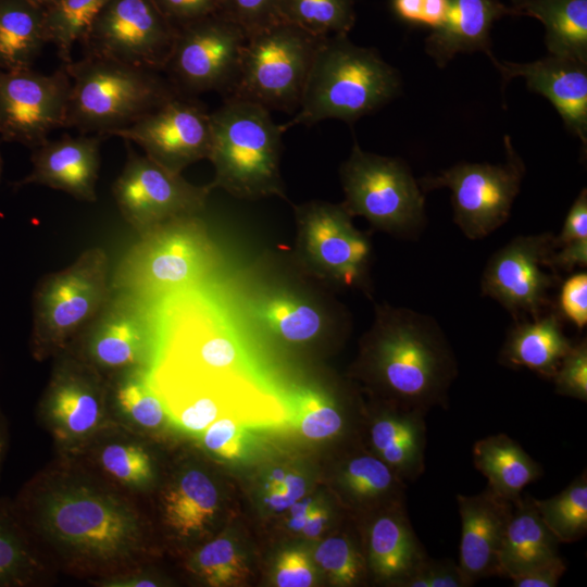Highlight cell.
Wrapping results in <instances>:
<instances>
[{
  "mask_svg": "<svg viewBox=\"0 0 587 587\" xmlns=\"http://www.w3.org/2000/svg\"><path fill=\"white\" fill-rule=\"evenodd\" d=\"M363 346L369 377L397 405L427 413L446 408L457 374L453 351L437 322L404 308L380 305Z\"/></svg>",
  "mask_w": 587,
  "mask_h": 587,
  "instance_id": "cell-1",
  "label": "cell"
},
{
  "mask_svg": "<svg viewBox=\"0 0 587 587\" xmlns=\"http://www.w3.org/2000/svg\"><path fill=\"white\" fill-rule=\"evenodd\" d=\"M397 71L371 48L354 45L348 34L324 37L315 52L299 109L280 127L312 125L327 118L353 123L400 91Z\"/></svg>",
  "mask_w": 587,
  "mask_h": 587,
  "instance_id": "cell-2",
  "label": "cell"
},
{
  "mask_svg": "<svg viewBox=\"0 0 587 587\" xmlns=\"http://www.w3.org/2000/svg\"><path fill=\"white\" fill-rule=\"evenodd\" d=\"M211 117V150L208 160L214 178L208 185L242 199L284 196L279 161L282 135L264 107L225 99Z\"/></svg>",
  "mask_w": 587,
  "mask_h": 587,
  "instance_id": "cell-3",
  "label": "cell"
},
{
  "mask_svg": "<svg viewBox=\"0 0 587 587\" xmlns=\"http://www.w3.org/2000/svg\"><path fill=\"white\" fill-rule=\"evenodd\" d=\"M71 78L65 127L112 136L178 92L160 72L93 55L63 63Z\"/></svg>",
  "mask_w": 587,
  "mask_h": 587,
  "instance_id": "cell-4",
  "label": "cell"
},
{
  "mask_svg": "<svg viewBox=\"0 0 587 587\" xmlns=\"http://www.w3.org/2000/svg\"><path fill=\"white\" fill-rule=\"evenodd\" d=\"M218 262V251L198 215L177 217L141 235L111 276V288L142 299L192 286Z\"/></svg>",
  "mask_w": 587,
  "mask_h": 587,
  "instance_id": "cell-5",
  "label": "cell"
},
{
  "mask_svg": "<svg viewBox=\"0 0 587 587\" xmlns=\"http://www.w3.org/2000/svg\"><path fill=\"white\" fill-rule=\"evenodd\" d=\"M105 250H84L66 267L45 275L32 299L30 349L43 360L62 353L111 294Z\"/></svg>",
  "mask_w": 587,
  "mask_h": 587,
  "instance_id": "cell-6",
  "label": "cell"
},
{
  "mask_svg": "<svg viewBox=\"0 0 587 587\" xmlns=\"http://www.w3.org/2000/svg\"><path fill=\"white\" fill-rule=\"evenodd\" d=\"M323 38L284 21L248 36L236 79L225 99L296 113Z\"/></svg>",
  "mask_w": 587,
  "mask_h": 587,
  "instance_id": "cell-7",
  "label": "cell"
},
{
  "mask_svg": "<svg viewBox=\"0 0 587 587\" xmlns=\"http://www.w3.org/2000/svg\"><path fill=\"white\" fill-rule=\"evenodd\" d=\"M149 380L168 417L193 435H200L223 416L237 419L248 427L275 425L287 416L279 399L249 374L192 376L154 372Z\"/></svg>",
  "mask_w": 587,
  "mask_h": 587,
  "instance_id": "cell-8",
  "label": "cell"
},
{
  "mask_svg": "<svg viewBox=\"0 0 587 587\" xmlns=\"http://www.w3.org/2000/svg\"><path fill=\"white\" fill-rule=\"evenodd\" d=\"M39 522L58 544L99 560L128 553L139 538L137 516L125 503L86 486H64L46 495Z\"/></svg>",
  "mask_w": 587,
  "mask_h": 587,
  "instance_id": "cell-9",
  "label": "cell"
},
{
  "mask_svg": "<svg viewBox=\"0 0 587 587\" xmlns=\"http://www.w3.org/2000/svg\"><path fill=\"white\" fill-rule=\"evenodd\" d=\"M341 203L374 227L399 235L417 233L425 224V201L419 183L399 159L364 151L354 142L340 167Z\"/></svg>",
  "mask_w": 587,
  "mask_h": 587,
  "instance_id": "cell-10",
  "label": "cell"
},
{
  "mask_svg": "<svg viewBox=\"0 0 587 587\" xmlns=\"http://www.w3.org/2000/svg\"><path fill=\"white\" fill-rule=\"evenodd\" d=\"M247 35L221 11L176 27L164 68L168 82L184 96L217 91L225 97L239 67Z\"/></svg>",
  "mask_w": 587,
  "mask_h": 587,
  "instance_id": "cell-11",
  "label": "cell"
},
{
  "mask_svg": "<svg viewBox=\"0 0 587 587\" xmlns=\"http://www.w3.org/2000/svg\"><path fill=\"white\" fill-rule=\"evenodd\" d=\"M505 146V164L459 163L419 180L423 191L451 190L453 220L471 239L483 238L504 224L520 191L524 165L508 137Z\"/></svg>",
  "mask_w": 587,
  "mask_h": 587,
  "instance_id": "cell-12",
  "label": "cell"
},
{
  "mask_svg": "<svg viewBox=\"0 0 587 587\" xmlns=\"http://www.w3.org/2000/svg\"><path fill=\"white\" fill-rule=\"evenodd\" d=\"M176 36L153 0H109L79 43L84 55L164 72Z\"/></svg>",
  "mask_w": 587,
  "mask_h": 587,
  "instance_id": "cell-13",
  "label": "cell"
},
{
  "mask_svg": "<svg viewBox=\"0 0 587 587\" xmlns=\"http://www.w3.org/2000/svg\"><path fill=\"white\" fill-rule=\"evenodd\" d=\"M154 329L145 299L111 290L93 317L65 350L101 374L146 369L153 349Z\"/></svg>",
  "mask_w": 587,
  "mask_h": 587,
  "instance_id": "cell-14",
  "label": "cell"
},
{
  "mask_svg": "<svg viewBox=\"0 0 587 587\" xmlns=\"http://www.w3.org/2000/svg\"><path fill=\"white\" fill-rule=\"evenodd\" d=\"M127 143L125 164L112 185V193L122 217L137 233L167 221L199 215L211 189L187 182Z\"/></svg>",
  "mask_w": 587,
  "mask_h": 587,
  "instance_id": "cell-15",
  "label": "cell"
},
{
  "mask_svg": "<svg viewBox=\"0 0 587 587\" xmlns=\"http://www.w3.org/2000/svg\"><path fill=\"white\" fill-rule=\"evenodd\" d=\"M297 245L305 265L322 278L342 286H363L371 243L342 204L311 201L295 208Z\"/></svg>",
  "mask_w": 587,
  "mask_h": 587,
  "instance_id": "cell-16",
  "label": "cell"
},
{
  "mask_svg": "<svg viewBox=\"0 0 587 587\" xmlns=\"http://www.w3.org/2000/svg\"><path fill=\"white\" fill-rule=\"evenodd\" d=\"M71 78L62 64L51 74L0 68V138L34 149L65 127Z\"/></svg>",
  "mask_w": 587,
  "mask_h": 587,
  "instance_id": "cell-17",
  "label": "cell"
},
{
  "mask_svg": "<svg viewBox=\"0 0 587 587\" xmlns=\"http://www.w3.org/2000/svg\"><path fill=\"white\" fill-rule=\"evenodd\" d=\"M112 136L138 145L152 161L182 174L209 158L211 117L202 103L177 93Z\"/></svg>",
  "mask_w": 587,
  "mask_h": 587,
  "instance_id": "cell-18",
  "label": "cell"
},
{
  "mask_svg": "<svg viewBox=\"0 0 587 587\" xmlns=\"http://www.w3.org/2000/svg\"><path fill=\"white\" fill-rule=\"evenodd\" d=\"M554 250L551 233L515 237L488 260L482 292L514 316H540L558 282L555 274L545 271Z\"/></svg>",
  "mask_w": 587,
  "mask_h": 587,
  "instance_id": "cell-19",
  "label": "cell"
},
{
  "mask_svg": "<svg viewBox=\"0 0 587 587\" xmlns=\"http://www.w3.org/2000/svg\"><path fill=\"white\" fill-rule=\"evenodd\" d=\"M55 366L42 401L55 436L82 441L100 426L104 413L107 382L91 365L67 351Z\"/></svg>",
  "mask_w": 587,
  "mask_h": 587,
  "instance_id": "cell-20",
  "label": "cell"
},
{
  "mask_svg": "<svg viewBox=\"0 0 587 587\" xmlns=\"http://www.w3.org/2000/svg\"><path fill=\"white\" fill-rule=\"evenodd\" d=\"M212 320L193 313L175 322L157 369L196 376L249 374L240 344Z\"/></svg>",
  "mask_w": 587,
  "mask_h": 587,
  "instance_id": "cell-21",
  "label": "cell"
},
{
  "mask_svg": "<svg viewBox=\"0 0 587 587\" xmlns=\"http://www.w3.org/2000/svg\"><path fill=\"white\" fill-rule=\"evenodd\" d=\"M105 137L96 134L64 136L32 149V171L14 183L16 188L42 185L73 198L95 202L101 165L100 147Z\"/></svg>",
  "mask_w": 587,
  "mask_h": 587,
  "instance_id": "cell-22",
  "label": "cell"
},
{
  "mask_svg": "<svg viewBox=\"0 0 587 587\" xmlns=\"http://www.w3.org/2000/svg\"><path fill=\"white\" fill-rule=\"evenodd\" d=\"M503 79L523 77L529 90L546 97L566 128L587 143V63L549 55L529 63L499 62L490 57Z\"/></svg>",
  "mask_w": 587,
  "mask_h": 587,
  "instance_id": "cell-23",
  "label": "cell"
},
{
  "mask_svg": "<svg viewBox=\"0 0 587 587\" xmlns=\"http://www.w3.org/2000/svg\"><path fill=\"white\" fill-rule=\"evenodd\" d=\"M461 519L459 567L467 584L497 575L498 553L513 503L489 487L473 496L458 495Z\"/></svg>",
  "mask_w": 587,
  "mask_h": 587,
  "instance_id": "cell-24",
  "label": "cell"
},
{
  "mask_svg": "<svg viewBox=\"0 0 587 587\" xmlns=\"http://www.w3.org/2000/svg\"><path fill=\"white\" fill-rule=\"evenodd\" d=\"M449 1L447 21L426 38V52L438 66H445L460 52L484 51L492 57L490 29L497 20L512 15L511 9L498 0Z\"/></svg>",
  "mask_w": 587,
  "mask_h": 587,
  "instance_id": "cell-25",
  "label": "cell"
},
{
  "mask_svg": "<svg viewBox=\"0 0 587 587\" xmlns=\"http://www.w3.org/2000/svg\"><path fill=\"white\" fill-rule=\"evenodd\" d=\"M426 412L400 407L377 414L370 424L376 457L400 478L417 479L425 470Z\"/></svg>",
  "mask_w": 587,
  "mask_h": 587,
  "instance_id": "cell-26",
  "label": "cell"
},
{
  "mask_svg": "<svg viewBox=\"0 0 587 587\" xmlns=\"http://www.w3.org/2000/svg\"><path fill=\"white\" fill-rule=\"evenodd\" d=\"M367 565L374 576L388 583H401L427 558L400 503L380 512L367 528Z\"/></svg>",
  "mask_w": 587,
  "mask_h": 587,
  "instance_id": "cell-27",
  "label": "cell"
},
{
  "mask_svg": "<svg viewBox=\"0 0 587 587\" xmlns=\"http://www.w3.org/2000/svg\"><path fill=\"white\" fill-rule=\"evenodd\" d=\"M559 541L542 522L532 496L513 503L498 553L497 575L512 578L560 558Z\"/></svg>",
  "mask_w": 587,
  "mask_h": 587,
  "instance_id": "cell-28",
  "label": "cell"
},
{
  "mask_svg": "<svg viewBox=\"0 0 587 587\" xmlns=\"http://www.w3.org/2000/svg\"><path fill=\"white\" fill-rule=\"evenodd\" d=\"M572 346L563 333L560 316L552 312L530 321L516 322L508 333L500 361L507 366L526 367L552 379Z\"/></svg>",
  "mask_w": 587,
  "mask_h": 587,
  "instance_id": "cell-29",
  "label": "cell"
},
{
  "mask_svg": "<svg viewBox=\"0 0 587 587\" xmlns=\"http://www.w3.org/2000/svg\"><path fill=\"white\" fill-rule=\"evenodd\" d=\"M474 465L499 497L514 503L524 487L539 479L542 467L514 439L497 434L477 440L473 447Z\"/></svg>",
  "mask_w": 587,
  "mask_h": 587,
  "instance_id": "cell-30",
  "label": "cell"
},
{
  "mask_svg": "<svg viewBox=\"0 0 587 587\" xmlns=\"http://www.w3.org/2000/svg\"><path fill=\"white\" fill-rule=\"evenodd\" d=\"M252 317L268 333L290 344L315 339L325 328L324 311L288 289H272L257 296L250 304Z\"/></svg>",
  "mask_w": 587,
  "mask_h": 587,
  "instance_id": "cell-31",
  "label": "cell"
},
{
  "mask_svg": "<svg viewBox=\"0 0 587 587\" xmlns=\"http://www.w3.org/2000/svg\"><path fill=\"white\" fill-rule=\"evenodd\" d=\"M510 9L544 24L550 55L587 63V0H513Z\"/></svg>",
  "mask_w": 587,
  "mask_h": 587,
  "instance_id": "cell-32",
  "label": "cell"
},
{
  "mask_svg": "<svg viewBox=\"0 0 587 587\" xmlns=\"http://www.w3.org/2000/svg\"><path fill=\"white\" fill-rule=\"evenodd\" d=\"M46 43V9L30 0H0V68H32Z\"/></svg>",
  "mask_w": 587,
  "mask_h": 587,
  "instance_id": "cell-33",
  "label": "cell"
},
{
  "mask_svg": "<svg viewBox=\"0 0 587 587\" xmlns=\"http://www.w3.org/2000/svg\"><path fill=\"white\" fill-rule=\"evenodd\" d=\"M218 494L201 471L185 472L163 497L164 520L178 536L189 537L205 529L214 517Z\"/></svg>",
  "mask_w": 587,
  "mask_h": 587,
  "instance_id": "cell-34",
  "label": "cell"
},
{
  "mask_svg": "<svg viewBox=\"0 0 587 587\" xmlns=\"http://www.w3.org/2000/svg\"><path fill=\"white\" fill-rule=\"evenodd\" d=\"M110 389L120 412L136 426L155 429L168 417L166 408L150 384L146 369H129L110 374Z\"/></svg>",
  "mask_w": 587,
  "mask_h": 587,
  "instance_id": "cell-35",
  "label": "cell"
},
{
  "mask_svg": "<svg viewBox=\"0 0 587 587\" xmlns=\"http://www.w3.org/2000/svg\"><path fill=\"white\" fill-rule=\"evenodd\" d=\"M533 499L542 522L559 542L577 541L587 533L586 471L559 494L548 499Z\"/></svg>",
  "mask_w": 587,
  "mask_h": 587,
  "instance_id": "cell-36",
  "label": "cell"
},
{
  "mask_svg": "<svg viewBox=\"0 0 587 587\" xmlns=\"http://www.w3.org/2000/svg\"><path fill=\"white\" fill-rule=\"evenodd\" d=\"M282 21L326 37L348 34L355 22L354 0H279Z\"/></svg>",
  "mask_w": 587,
  "mask_h": 587,
  "instance_id": "cell-37",
  "label": "cell"
},
{
  "mask_svg": "<svg viewBox=\"0 0 587 587\" xmlns=\"http://www.w3.org/2000/svg\"><path fill=\"white\" fill-rule=\"evenodd\" d=\"M109 0H59L46 9L48 42L57 47L62 62L72 61V48Z\"/></svg>",
  "mask_w": 587,
  "mask_h": 587,
  "instance_id": "cell-38",
  "label": "cell"
},
{
  "mask_svg": "<svg viewBox=\"0 0 587 587\" xmlns=\"http://www.w3.org/2000/svg\"><path fill=\"white\" fill-rule=\"evenodd\" d=\"M341 484L360 503L394 497L395 494L400 496V477L374 454L362 453L349 459L341 471Z\"/></svg>",
  "mask_w": 587,
  "mask_h": 587,
  "instance_id": "cell-39",
  "label": "cell"
},
{
  "mask_svg": "<svg viewBox=\"0 0 587 587\" xmlns=\"http://www.w3.org/2000/svg\"><path fill=\"white\" fill-rule=\"evenodd\" d=\"M290 409L292 425L309 439L336 437L346 426L344 414L335 401L310 388H302L294 394Z\"/></svg>",
  "mask_w": 587,
  "mask_h": 587,
  "instance_id": "cell-40",
  "label": "cell"
},
{
  "mask_svg": "<svg viewBox=\"0 0 587 587\" xmlns=\"http://www.w3.org/2000/svg\"><path fill=\"white\" fill-rule=\"evenodd\" d=\"M193 566L198 575L214 587L239 584L250 574L245 558L226 537L205 544L196 554Z\"/></svg>",
  "mask_w": 587,
  "mask_h": 587,
  "instance_id": "cell-41",
  "label": "cell"
},
{
  "mask_svg": "<svg viewBox=\"0 0 587 587\" xmlns=\"http://www.w3.org/2000/svg\"><path fill=\"white\" fill-rule=\"evenodd\" d=\"M314 557L335 585H354L365 574V559L348 537L335 536L324 540L316 548Z\"/></svg>",
  "mask_w": 587,
  "mask_h": 587,
  "instance_id": "cell-42",
  "label": "cell"
},
{
  "mask_svg": "<svg viewBox=\"0 0 587 587\" xmlns=\"http://www.w3.org/2000/svg\"><path fill=\"white\" fill-rule=\"evenodd\" d=\"M100 463L111 477L127 486L142 487L153 477L150 455L135 444L107 445L100 453Z\"/></svg>",
  "mask_w": 587,
  "mask_h": 587,
  "instance_id": "cell-43",
  "label": "cell"
},
{
  "mask_svg": "<svg viewBox=\"0 0 587 587\" xmlns=\"http://www.w3.org/2000/svg\"><path fill=\"white\" fill-rule=\"evenodd\" d=\"M279 0H221L220 11L239 25L247 37L279 21Z\"/></svg>",
  "mask_w": 587,
  "mask_h": 587,
  "instance_id": "cell-44",
  "label": "cell"
},
{
  "mask_svg": "<svg viewBox=\"0 0 587 587\" xmlns=\"http://www.w3.org/2000/svg\"><path fill=\"white\" fill-rule=\"evenodd\" d=\"M558 395L587 400V342L586 339L572 346L552 377Z\"/></svg>",
  "mask_w": 587,
  "mask_h": 587,
  "instance_id": "cell-45",
  "label": "cell"
},
{
  "mask_svg": "<svg viewBox=\"0 0 587 587\" xmlns=\"http://www.w3.org/2000/svg\"><path fill=\"white\" fill-rule=\"evenodd\" d=\"M246 424L232 416H223L211 423L199 436L211 452L235 460L242 455L246 447Z\"/></svg>",
  "mask_w": 587,
  "mask_h": 587,
  "instance_id": "cell-46",
  "label": "cell"
},
{
  "mask_svg": "<svg viewBox=\"0 0 587 587\" xmlns=\"http://www.w3.org/2000/svg\"><path fill=\"white\" fill-rule=\"evenodd\" d=\"M32 565L23 540L0 522V585L22 583Z\"/></svg>",
  "mask_w": 587,
  "mask_h": 587,
  "instance_id": "cell-47",
  "label": "cell"
},
{
  "mask_svg": "<svg viewBox=\"0 0 587 587\" xmlns=\"http://www.w3.org/2000/svg\"><path fill=\"white\" fill-rule=\"evenodd\" d=\"M404 587H469L458 564L429 557L402 583Z\"/></svg>",
  "mask_w": 587,
  "mask_h": 587,
  "instance_id": "cell-48",
  "label": "cell"
},
{
  "mask_svg": "<svg viewBox=\"0 0 587 587\" xmlns=\"http://www.w3.org/2000/svg\"><path fill=\"white\" fill-rule=\"evenodd\" d=\"M559 311L577 329L587 324V274L578 272L570 276L561 286Z\"/></svg>",
  "mask_w": 587,
  "mask_h": 587,
  "instance_id": "cell-49",
  "label": "cell"
},
{
  "mask_svg": "<svg viewBox=\"0 0 587 587\" xmlns=\"http://www.w3.org/2000/svg\"><path fill=\"white\" fill-rule=\"evenodd\" d=\"M315 577L314 567L302 550L291 549L284 551L275 570V582L279 587H309Z\"/></svg>",
  "mask_w": 587,
  "mask_h": 587,
  "instance_id": "cell-50",
  "label": "cell"
},
{
  "mask_svg": "<svg viewBox=\"0 0 587 587\" xmlns=\"http://www.w3.org/2000/svg\"><path fill=\"white\" fill-rule=\"evenodd\" d=\"M176 27L220 11L221 0H153Z\"/></svg>",
  "mask_w": 587,
  "mask_h": 587,
  "instance_id": "cell-51",
  "label": "cell"
},
{
  "mask_svg": "<svg viewBox=\"0 0 587 587\" xmlns=\"http://www.w3.org/2000/svg\"><path fill=\"white\" fill-rule=\"evenodd\" d=\"M587 238V191L584 188L567 212L560 234L554 236L555 250L569 242Z\"/></svg>",
  "mask_w": 587,
  "mask_h": 587,
  "instance_id": "cell-52",
  "label": "cell"
},
{
  "mask_svg": "<svg viewBox=\"0 0 587 587\" xmlns=\"http://www.w3.org/2000/svg\"><path fill=\"white\" fill-rule=\"evenodd\" d=\"M566 571L560 558L510 578L515 587H555Z\"/></svg>",
  "mask_w": 587,
  "mask_h": 587,
  "instance_id": "cell-53",
  "label": "cell"
},
{
  "mask_svg": "<svg viewBox=\"0 0 587 587\" xmlns=\"http://www.w3.org/2000/svg\"><path fill=\"white\" fill-rule=\"evenodd\" d=\"M553 251L548 260L551 270H564L567 272L576 267L587 265V238L569 242Z\"/></svg>",
  "mask_w": 587,
  "mask_h": 587,
  "instance_id": "cell-54",
  "label": "cell"
},
{
  "mask_svg": "<svg viewBox=\"0 0 587 587\" xmlns=\"http://www.w3.org/2000/svg\"><path fill=\"white\" fill-rule=\"evenodd\" d=\"M449 0H422L421 24L436 30L447 21Z\"/></svg>",
  "mask_w": 587,
  "mask_h": 587,
  "instance_id": "cell-55",
  "label": "cell"
},
{
  "mask_svg": "<svg viewBox=\"0 0 587 587\" xmlns=\"http://www.w3.org/2000/svg\"><path fill=\"white\" fill-rule=\"evenodd\" d=\"M391 9L401 22L421 24L422 0H391Z\"/></svg>",
  "mask_w": 587,
  "mask_h": 587,
  "instance_id": "cell-56",
  "label": "cell"
},
{
  "mask_svg": "<svg viewBox=\"0 0 587 587\" xmlns=\"http://www.w3.org/2000/svg\"><path fill=\"white\" fill-rule=\"evenodd\" d=\"M328 519L329 514L326 508L313 504L301 530L307 537H316L324 530Z\"/></svg>",
  "mask_w": 587,
  "mask_h": 587,
  "instance_id": "cell-57",
  "label": "cell"
},
{
  "mask_svg": "<svg viewBox=\"0 0 587 587\" xmlns=\"http://www.w3.org/2000/svg\"><path fill=\"white\" fill-rule=\"evenodd\" d=\"M275 487L280 488L292 503L299 501L305 491L303 478L295 473L284 474L279 484L268 486V488Z\"/></svg>",
  "mask_w": 587,
  "mask_h": 587,
  "instance_id": "cell-58",
  "label": "cell"
},
{
  "mask_svg": "<svg viewBox=\"0 0 587 587\" xmlns=\"http://www.w3.org/2000/svg\"><path fill=\"white\" fill-rule=\"evenodd\" d=\"M312 505H313V503L310 500H304L302 502L296 501L290 507L289 525L294 530H301L302 529Z\"/></svg>",
  "mask_w": 587,
  "mask_h": 587,
  "instance_id": "cell-59",
  "label": "cell"
},
{
  "mask_svg": "<svg viewBox=\"0 0 587 587\" xmlns=\"http://www.w3.org/2000/svg\"><path fill=\"white\" fill-rule=\"evenodd\" d=\"M108 586H115V587H153L157 586L155 582L153 579L147 578V577H130L125 579H118L114 582H110L107 584Z\"/></svg>",
  "mask_w": 587,
  "mask_h": 587,
  "instance_id": "cell-60",
  "label": "cell"
},
{
  "mask_svg": "<svg viewBox=\"0 0 587 587\" xmlns=\"http://www.w3.org/2000/svg\"><path fill=\"white\" fill-rule=\"evenodd\" d=\"M30 1L43 9H48L49 7H51L59 0H30Z\"/></svg>",
  "mask_w": 587,
  "mask_h": 587,
  "instance_id": "cell-61",
  "label": "cell"
},
{
  "mask_svg": "<svg viewBox=\"0 0 587 587\" xmlns=\"http://www.w3.org/2000/svg\"><path fill=\"white\" fill-rule=\"evenodd\" d=\"M2 449H3V441H2V436L0 434V461H1V455H2Z\"/></svg>",
  "mask_w": 587,
  "mask_h": 587,
  "instance_id": "cell-62",
  "label": "cell"
},
{
  "mask_svg": "<svg viewBox=\"0 0 587 587\" xmlns=\"http://www.w3.org/2000/svg\"><path fill=\"white\" fill-rule=\"evenodd\" d=\"M1 172H2V158H1V154H0V176H1Z\"/></svg>",
  "mask_w": 587,
  "mask_h": 587,
  "instance_id": "cell-63",
  "label": "cell"
}]
</instances>
